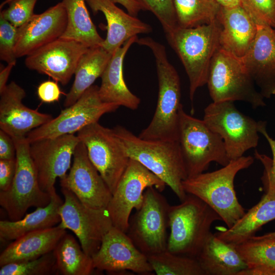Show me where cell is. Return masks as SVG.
<instances>
[{"label": "cell", "instance_id": "6da1fadb", "mask_svg": "<svg viewBox=\"0 0 275 275\" xmlns=\"http://www.w3.org/2000/svg\"><path fill=\"white\" fill-rule=\"evenodd\" d=\"M136 43L148 47L152 52L158 82L154 114L139 136L145 140L178 141L179 111L182 105L179 76L169 62L162 44L149 37L138 38Z\"/></svg>", "mask_w": 275, "mask_h": 275}, {"label": "cell", "instance_id": "7a4b0ae2", "mask_svg": "<svg viewBox=\"0 0 275 275\" xmlns=\"http://www.w3.org/2000/svg\"><path fill=\"white\" fill-rule=\"evenodd\" d=\"M113 129L129 158L162 180L180 201L185 198L182 183L187 174L178 141L143 139L121 125Z\"/></svg>", "mask_w": 275, "mask_h": 275}, {"label": "cell", "instance_id": "3957f363", "mask_svg": "<svg viewBox=\"0 0 275 275\" xmlns=\"http://www.w3.org/2000/svg\"><path fill=\"white\" fill-rule=\"evenodd\" d=\"M251 156L230 160L226 166L211 172H203L182 181L187 194L194 195L212 208L227 226L231 227L245 213L234 189L237 174L254 162Z\"/></svg>", "mask_w": 275, "mask_h": 275}, {"label": "cell", "instance_id": "277c9868", "mask_svg": "<svg viewBox=\"0 0 275 275\" xmlns=\"http://www.w3.org/2000/svg\"><path fill=\"white\" fill-rule=\"evenodd\" d=\"M220 31V24L216 19L196 27L178 26L165 34L188 76L191 101L197 90L207 84L211 60L219 48Z\"/></svg>", "mask_w": 275, "mask_h": 275}, {"label": "cell", "instance_id": "5b68a950", "mask_svg": "<svg viewBox=\"0 0 275 275\" xmlns=\"http://www.w3.org/2000/svg\"><path fill=\"white\" fill-rule=\"evenodd\" d=\"M221 216L198 197L187 194L181 203L170 205L167 250L196 258L211 232L212 224Z\"/></svg>", "mask_w": 275, "mask_h": 275}, {"label": "cell", "instance_id": "8992f818", "mask_svg": "<svg viewBox=\"0 0 275 275\" xmlns=\"http://www.w3.org/2000/svg\"><path fill=\"white\" fill-rule=\"evenodd\" d=\"M178 141L187 178L208 169L212 162L222 166L230 161L224 141L203 120L195 118L180 108Z\"/></svg>", "mask_w": 275, "mask_h": 275}, {"label": "cell", "instance_id": "52a82bcc", "mask_svg": "<svg viewBox=\"0 0 275 275\" xmlns=\"http://www.w3.org/2000/svg\"><path fill=\"white\" fill-rule=\"evenodd\" d=\"M206 84L213 102L241 101L254 108L266 105L241 58L220 48L211 60Z\"/></svg>", "mask_w": 275, "mask_h": 275}, {"label": "cell", "instance_id": "ba28073f", "mask_svg": "<svg viewBox=\"0 0 275 275\" xmlns=\"http://www.w3.org/2000/svg\"><path fill=\"white\" fill-rule=\"evenodd\" d=\"M13 140L16 147V172L10 188L0 191V205L9 219L15 221L22 218L32 207L47 205L51 197L40 187L26 137Z\"/></svg>", "mask_w": 275, "mask_h": 275}, {"label": "cell", "instance_id": "9c48e42d", "mask_svg": "<svg viewBox=\"0 0 275 275\" xmlns=\"http://www.w3.org/2000/svg\"><path fill=\"white\" fill-rule=\"evenodd\" d=\"M161 193L148 187L141 208L129 221L127 234L147 257L167 250L170 205Z\"/></svg>", "mask_w": 275, "mask_h": 275}, {"label": "cell", "instance_id": "30bf717a", "mask_svg": "<svg viewBox=\"0 0 275 275\" xmlns=\"http://www.w3.org/2000/svg\"><path fill=\"white\" fill-rule=\"evenodd\" d=\"M204 113L203 120L222 138L230 160L244 156L258 146V121L240 112L233 101H212Z\"/></svg>", "mask_w": 275, "mask_h": 275}, {"label": "cell", "instance_id": "8fae6325", "mask_svg": "<svg viewBox=\"0 0 275 275\" xmlns=\"http://www.w3.org/2000/svg\"><path fill=\"white\" fill-rule=\"evenodd\" d=\"M61 191L64 200L59 209L61 221L59 225L72 231L84 252L92 257L113 227L107 209L85 205L66 187H61Z\"/></svg>", "mask_w": 275, "mask_h": 275}, {"label": "cell", "instance_id": "7c38bea8", "mask_svg": "<svg viewBox=\"0 0 275 275\" xmlns=\"http://www.w3.org/2000/svg\"><path fill=\"white\" fill-rule=\"evenodd\" d=\"M99 87L92 85L73 104L66 107L55 118L30 132L26 139L36 141L74 134L86 126L98 122L104 114L116 111L120 106L100 99Z\"/></svg>", "mask_w": 275, "mask_h": 275}, {"label": "cell", "instance_id": "4fadbf2b", "mask_svg": "<svg viewBox=\"0 0 275 275\" xmlns=\"http://www.w3.org/2000/svg\"><path fill=\"white\" fill-rule=\"evenodd\" d=\"M166 185L140 162L130 158L106 207L113 226L127 233L131 212L141 208L145 190L154 187L161 192Z\"/></svg>", "mask_w": 275, "mask_h": 275}, {"label": "cell", "instance_id": "5bb4252c", "mask_svg": "<svg viewBox=\"0 0 275 275\" xmlns=\"http://www.w3.org/2000/svg\"><path fill=\"white\" fill-rule=\"evenodd\" d=\"M77 136L113 194L130 159L120 139L113 129L104 127L98 122L83 128Z\"/></svg>", "mask_w": 275, "mask_h": 275}, {"label": "cell", "instance_id": "9a60e30c", "mask_svg": "<svg viewBox=\"0 0 275 275\" xmlns=\"http://www.w3.org/2000/svg\"><path fill=\"white\" fill-rule=\"evenodd\" d=\"M79 142L77 135L69 134L42 139L30 144V155L42 190L50 195L56 193V179L66 176L74 151Z\"/></svg>", "mask_w": 275, "mask_h": 275}, {"label": "cell", "instance_id": "2e32d148", "mask_svg": "<svg viewBox=\"0 0 275 275\" xmlns=\"http://www.w3.org/2000/svg\"><path fill=\"white\" fill-rule=\"evenodd\" d=\"M92 258L95 269L107 273L127 270L141 274L154 272L148 257L138 249L126 233L114 226Z\"/></svg>", "mask_w": 275, "mask_h": 275}, {"label": "cell", "instance_id": "e0dca14e", "mask_svg": "<svg viewBox=\"0 0 275 275\" xmlns=\"http://www.w3.org/2000/svg\"><path fill=\"white\" fill-rule=\"evenodd\" d=\"M88 49L78 41L59 38L27 56L25 65L66 85L74 74L80 58Z\"/></svg>", "mask_w": 275, "mask_h": 275}, {"label": "cell", "instance_id": "ac0fdd59", "mask_svg": "<svg viewBox=\"0 0 275 275\" xmlns=\"http://www.w3.org/2000/svg\"><path fill=\"white\" fill-rule=\"evenodd\" d=\"M73 158L69 173L60 179L61 187L70 190L88 207L106 208L112 193L90 161L86 148L80 141L75 148Z\"/></svg>", "mask_w": 275, "mask_h": 275}, {"label": "cell", "instance_id": "d6986e66", "mask_svg": "<svg viewBox=\"0 0 275 275\" xmlns=\"http://www.w3.org/2000/svg\"><path fill=\"white\" fill-rule=\"evenodd\" d=\"M67 23V13L62 2L41 14H34L18 28L16 57L27 56L60 38L66 30Z\"/></svg>", "mask_w": 275, "mask_h": 275}, {"label": "cell", "instance_id": "ffe728a7", "mask_svg": "<svg viewBox=\"0 0 275 275\" xmlns=\"http://www.w3.org/2000/svg\"><path fill=\"white\" fill-rule=\"evenodd\" d=\"M0 94V128L13 139L25 138L30 132L53 118L49 114L25 106L22 103L25 92L15 81L7 85Z\"/></svg>", "mask_w": 275, "mask_h": 275}, {"label": "cell", "instance_id": "44dd1931", "mask_svg": "<svg viewBox=\"0 0 275 275\" xmlns=\"http://www.w3.org/2000/svg\"><path fill=\"white\" fill-rule=\"evenodd\" d=\"M257 26L255 38L241 59L260 93L269 98L275 95V29Z\"/></svg>", "mask_w": 275, "mask_h": 275}, {"label": "cell", "instance_id": "7402d4cb", "mask_svg": "<svg viewBox=\"0 0 275 275\" xmlns=\"http://www.w3.org/2000/svg\"><path fill=\"white\" fill-rule=\"evenodd\" d=\"M216 19L221 26L219 48L241 58L256 35V23L240 6L221 7Z\"/></svg>", "mask_w": 275, "mask_h": 275}, {"label": "cell", "instance_id": "603a6c76", "mask_svg": "<svg viewBox=\"0 0 275 275\" xmlns=\"http://www.w3.org/2000/svg\"><path fill=\"white\" fill-rule=\"evenodd\" d=\"M94 14L102 12L107 25V35L101 47L113 54L129 39L152 31L151 26L126 13L111 0H85Z\"/></svg>", "mask_w": 275, "mask_h": 275}, {"label": "cell", "instance_id": "cb8c5ba5", "mask_svg": "<svg viewBox=\"0 0 275 275\" xmlns=\"http://www.w3.org/2000/svg\"><path fill=\"white\" fill-rule=\"evenodd\" d=\"M138 39L137 36L129 39L113 54L101 76V83L98 93L102 101L115 103L131 110L138 108L141 99L129 90L123 74L125 55Z\"/></svg>", "mask_w": 275, "mask_h": 275}, {"label": "cell", "instance_id": "d4e9b609", "mask_svg": "<svg viewBox=\"0 0 275 275\" xmlns=\"http://www.w3.org/2000/svg\"><path fill=\"white\" fill-rule=\"evenodd\" d=\"M66 229L58 224L30 232L14 240L1 253L0 266L36 259L52 252Z\"/></svg>", "mask_w": 275, "mask_h": 275}, {"label": "cell", "instance_id": "484cf974", "mask_svg": "<svg viewBox=\"0 0 275 275\" xmlns=\"http://www.w3.org/2000/svg\"><path fill=\"white\" fill-rule=\"evenodd\" d=\"M196 258L205 275H239L248 267L234 244L211 232Z\"/></svg>", "mask_w": 275, "mask_h": 275}, {"label": "cell", "instance_id": "4316f807", "mask_svg": "<svg viewBox=\"0 0 275 275\" xmlns=\"http://www.w3.org/2000/svg\"><path fill=\"white\" fill-rule=\"evenodd\" d=\"M51 200L46 206L37 207L17 221H0V238L3 241L14 240L30 232L49 228L61 221L59 209L63 201L56 193L50 195Z\"/></svg>", "mask_w": 275, "mask_h": 275}, {"label": "cell", "instance_id": "83f0119b", "mask_svg": "<svg viewBox=\"0 0 275 275\" xmlns=\"http://www.w3.org/2000/svg\"><path fill=\"white\" fill-rule=\"evenodd\" d=\"M275 220V194H265L260 201L250 209L230 228L214 234L220 239L234 245L255 236L262 226Z\"/></svg>", "mask_w": 275, "mask_h": 275}, {"label": "cell", "instance_id": "f1b7e54d", "mask_svg": "<svg viewBox=\"0 0 275 275\" xmlns=\"http://www.w3.org/2000/svg\"><path fill=\"white\" fill-rule=\"evenodd\" d=\"M113 54L101 46L90 47L80 58L73 85L66 94L65 107L73 104L97 78L101 76Z\"/></svg>", "mask_w": 275, "mask_h": 275}, {"label": "cell", "instance_id": "f546056e", "mask_svg": "<svg viewBox=\"0 0 275 275\" xmlns=\"http://www.w3.org/2000/svg\"><path fill=\"white\" fill-rule=\"evenodd\" d=\"M247 265L239 275H275V237L254 236L235 245Z\"/></svg>", "mask_w": 275, "mask_h": 275}, {"label": "cell", "instance_id": "4dcf8cb0", "mask_svg": "<svg viewBox=\"0 0 275 275\" xmlns=\"http://www.w3.org/2000/svg\"><path fill=\"white\" fill-rule=\"evenodd\" d=\"M67 23L60 38L74 40L89 48L101 46L104 39L97 32L86 5L85 0H63Z\"/></svg>", "mask_w": 275, "mask_h": 275}, {"label": "cell", "instance_id": "1f68e13d", "mask_svg": "<svg viewBox=\"0 0 275 275\" xmlns=\"http://www.w3.org/2000/svg\"><path fill=\"white\" fill-rule=\"evenodd\" d=\"M57 271L63 275H89L95 269L92 258L87 255L74 237L66 233L53 251Z\"/></svg>", "mask_w": 275, "mask_h": 275}, {"label": "cell", "instance_id": "d6a6232c", "mask_svg": "<svg viewBox=\"0 0 275 275\" xmlns=\"http://www.w3.org/2000/svg\"><path fill=\"white\" fill-rule=\"evenodd\" d=\"M178 25L193 28L216 19L221 5L216 0H173Z\"/></svg>", "mask_w": 275, "mask_h": 275}, {"label": "cell", "instance_id": "836d02e7", "mask_svg": "<svg viewBox=\"0 0 275 275\" xmlns=\"http://www.w3.org/2000/svg\"><path fill=\"white\" fill-rule=\"evenodd\" d=\"M157 275H205L196 258L172 253L167 250L148 256Z\"/></svg>", "mask_w": 275, "mask_h": 275}, {"label": "cell", "instance_id": "e575fe53", "mask_svg": "<svg viewBox=\"0 0 275 275\" xmlns=\"http://www.w3.org/2000/svg\"><path fill=\"white\" fill-rule=\"evenodd\" d=\"M57 273L53 251L36 259L1 267L0 275H48Z\"/></svg>", "mask_w": 275, "mask_h": 275}, {"label": "cell", "instance_id": "d590c367", "mask_svg": "<svg viewBox=\"0 0 275 275\" xmlns=\"http://www.w3.org/2000/svg\"><path fill=\"white\" fill-rule=\"evenodd\" d=\"M266 125V121H258V131L266 139L272 152V158L260 154L257 150L255 151L254 155L255 158L259 159L263 165L264 171L261 180L265 194L270 196L275 194V140L268 133Z\"/></svg>", "mask_w": 275, "mask_h": 275}, {"label": "cell", "instance_id": "8d00e7d4", "mask_svg": "<svg viewBox=\"0 0 275 275\" xmlns=\"http://www.w3.org/2000/svg\"><path fill=\"white\" fill-rule=\"evenodd\" d=\"M144 11L152 12L160 22L164 34L178 26L173 0H136Z\"/></svg>", "mask_w": 275, "mask_h": 275}, {"label": "cell", "instance_id": "74e56055", "mask_svg": "<svg viewBox=\"0 0 275 275\" xmlns=\"http://www.w3.org/2000/svg\"><path fill=\"white\" fill-rule=\"evenodd\" d=\"M240 5L256 24L275 29V0H240Z\"/></svg>", "mask_w": 275, "mask_h": 275}, {"label": "cell", "instance_id": "f35d334b", "mask_svg": "<svg viewBox=\"0 0 275 275\" xmlns=\"http://www.w3.org/2000/svg\"><path fill=\"white\" fill-rule=\"evenodd\" d=\"M38 0H6L8 7L1 11L0 15L14 26L18 28L35 14L34 10Z\"/></svg>", "mask_w": 275, "mask_h": 275}, {"label": "cell", "instance_id": "ab89813d", "mask_svg": "<svg viewBox=\"0 0 275 275\" xmlns=\"http://www.w3.org/2000/svg\"><path fill=\"white\" fill-rule=\"evenodd\" d=\"M18 28L0 15V59L10 64L16 63L15 49Z\"/></svg>", "mask_w": 275, "mask_h": 275}, {"label": "cell", "instance_id": "60d3db41", "mask_svg": "<svg viewBox=\"0 0 275 275\" xmlns=\"http://www.w3.org/2000/svg\"><path fill=\"white\" fill-rule=\"evenodd\" d=\"M16 169V159H0V190H8L13 182Z\"/></svg>", "mask_w": 275, "mask_h": 275}, {"label": "cell", "instance_id": "b9f144b4", "mask_svg": "<svg viewBox=\"0 0 275 275\" xmlns=\"http://www.w3.org/2000/svg\"><path fill=\"white\" fill-rule=\"evenodd\" d=\"M62 92L57 81L47 80L40 84L37 89L39 99L45 103H51L59 100Z\"/></svg>", "mask_w": 275, "mask_h": 275}, {"label": "cell", "instance_id": "7bdbcfd3", "mask_svg": "<svg viewBox=\"0 0 275 275\" xmlns=\"http://www.w3.org/2000/svg\"><path fill=\"white\" fill-rule=\"evenodd\" d=\"M16 158V147L13 138L0 129V159Z\"/></svg>", "mask_w": 275, "mask_h": 275}, {"label": "cell", "instance_id": "ee69618b", "mask_svg": "<svg viewBox=\"0 0 275 275\" xmlns=\"http://www.w3.org/2000/svg\"><path fill=\"white\" fill-rule=\"evenodd\" d=\"M115 4L123 6L129 14L136 17L141 11H144L142 6L136 0H111Z\"/></svg>", "mask_w": 275, "mask_h": 275}, {"label": "cell", "instance_id": "f6af8a7d", "mask_svg": "<svg viewBox=\"0 0 275 275\" xmlns=\"http://www.w3.org/2000/svg\"><path fill=\"white\" fill-rule=\"evenodd\" d=\"M16 63L8 64L7 66L2 69L0 72V93H1L7 86V82L11 72V70Z\"/></svg>", "mask_w": 275, "mask_h": 275}, {"label": "cell", "instance_id": "bcb514c9", "mask_svg": "<svg viewBox=\"0 0 275 275\" xmlns=\"http://www.w3.org/2000/svg\"><path fill=\"white\" fill-rule=\"evenodd\" d=\"M222 7H233L240 5V0H216Z\"/></svg>", "mask_w": 275, "mask_h": 275}, {"label": "cell", "instance_id": "7dc6e473", "mask_svg": "<svg viewBox=\"0 0 275 275\" xmlns=\"http://www.w3.org/2000/svg\"><path fill=\"white\" fill-rule=\"evenodd\" d=\"M263 237H275V231L271 232H269L265 234L264 235H261Z\"/></svg>", "mask_w": 275, "mask_h": 275}]
</instances>
